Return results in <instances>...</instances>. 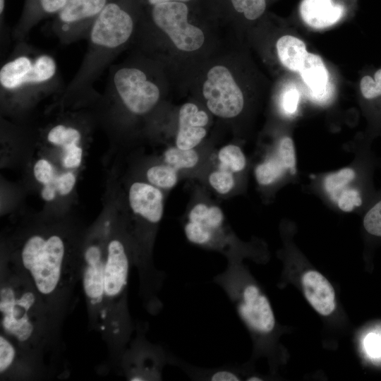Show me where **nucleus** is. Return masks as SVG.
Listing matches in <instances>:
<instances>
[{"label": "nucleus", "instance_id": "37", "mask_svg": "<svg viewBox=\"0 0 381 381\" xmlns=\"http://www.w3.org/2000/svg\"><path fill=\"white\" fill-rule=\"evenodd\" d=\"M298 102V92L292 89L289 90L284 96L282 107L286 113L293 114L296 112Z\"/></svg>", "mask_w": 381, "mask_h": 381}, {"label": "nucleus", "instance_id": "40", "mask_svg": "<svg viewBox=\"0 0 381 381\" xmlns=\"http://www.w3.org/2000/svg\"><path fill=\"white\" fill-rule=\"evenodd\" d=\"M5 8V0H0V13L1 16L4 13Z\"/></svg>", "mask_w": 381, "mask_h": 381}, {"label": "nucleus", "instance_id": "6", "mask_svg": "<svg viewBox=\"0 0 381 381\" xmlns=\"http://www.w3.org/2000/svg\"><path fill=\"white\" fill-rule=\"evenodd\" d=\"M188 8L182 1H169L152 6L151 18L177 49L193 52L201 48L205 40L203 31L188 23Z\"/></svg>", "mask_w": 381, "mask_h": 381}, {"label": "nucleus", "instance_id": "21", "mask_svg": "<svg viewBox=\"0 0 381 381\" xmlns=\"http://www.w3.org/2000/svg\"><path fill=\"white\" fill-rule=\"evenodd\" d=\"M179 171L166 164H157L150 167L145 174L147 181L162 189L174 188L179 181Z\"/></svg>", "mask_w": 381, "mask_h": 381}, {"label": "nucleus", "instance_id": "25", "mask_svg": "<svg viewBox=\"0 0 381 381\" xmlns=\"http://www.w3.org/2000/svg\"><path fill=\"white\" fill-rule=\"evenodd\" d=\"M355 174L353 169L344 168L327 176L325 179V188L334 202H336L339 193L353 180Z\"/></svg>", "mask_w": 381, "mask_h": 381}, {"label": "nucleus", "instance_id": "1", "mask_svg": "<svg viewBox=\"0 0 381 381\" xmlns=\"http://www.w3.org/2000/svg\"><path fill=\"white\" fill-rule=\"evenodd\" d=\"M132 16L118 2L107 3L95 20L87 35V52L64 99L86 97L92 84L134 32Z\"/></svg>", "mask_w": 381, "mask_h": 381}, {"label": "nucleus", "instance_id": "26", "mask_svg": "<svg viewBox=\"0 0 381 381\" xmlns=\"http://www.w3.org/2000/svg\"><path fill=\"white\" fill-rule=\"evenodd\" d=\"M210 186L219 194L226 195L235 186L234 174L222 168L217 167L208 176Z\"/></svg>", "mask_w": 381, "mask_h": 381}, {"label": "nucleus", "instance_id": "33", "mask_svg": "<svg viewBox=\"0 0 381 381\" xmlns=\"http://www.w3.org/2000/svg\"><path fill=\"white\" fill-rule=\"evenodd\" d=\"M61 163L66 169L78 168L83 160V148L80 145H73L61 150Z\"/></svg>", "mask_w": 381, "mask_h": 381}, {"label": "nucleus", "instance_id": "10", "mask_svg": "<svg viewBox=\"0 0 381 381\" xmlns=\"http://www.w3.org/2000/svg\"><path fill=\"white\" fill-rule=\"evenodd\" d=\"M224 225V214L219 207L198 202L190 210L183 231L190 243L209 248L214 236Z\"/></svg>", "mask_w": 381, "mask_h": 381}, {"label": "nucleus", "instance_id": "2", "mask_svg": "<svg viewBox=\"0 0 381 381\" xmlns=\"http://www.w3.org/2000/svg\"><path fill=\"white\" fill-rule=\"evenodd\" d=\"M19 42L0 68L1 100L13 105L37 100L60 89L61 85L54 56Z\"/></svg>", "mask_w": 381, "mask_h": 381}, {"label": "nucleus", "instance_id": "32", "mask_svg": "<svg viewBox=\"0 0 381 381\" xmlns=\"http://www.w3.org/2000/svg\"><path fill=\"white\" fill-rule=\"evenodd\" d=\"M361 91L366 99H373L381 95V69L374 75V80L369 75L364 76L360 83Z\"/></svg>", "mask_w": 381, "mask_h": 381}, {"label": "nucleus", "instance_id": "3", "mask_svg": "<svg viewBox=\"0 0 381 381\" xmlns=\"http://www.w3.org/2000/svg\"><path fill=\"white\" fill-rule=\"evenodd\" d=\"M67 245L57 234H35L23 243L20 265L32 287L42 296L59 290L68 279Z\"/></svg>", "mask_w": 381, "mask_h": 381}, {"label": "nucleus", "instance_id": "35", "mask_svg": "<svg viewBox=\"0 0 381 381\" xmlns=\"http://www.w3.org/2000/svg\"><path fill=\"white\" fill-rule=\"evenodd\" d=\"M76 183L75 174L67 171L59 174L52 186L60 195H67L73 190Z\"/></svg>", "mask_w": 381, "mask_h": 381}, {"label": "nucleus", "instance_id": "38", "mask_svg": "<svg viewBox=\"0 0 381 381\" xmlns=\"http://www.w3.org/2000/svg\"><path fill=\"white\" fill-rule=\"evenodd\" d=\"M57 194L58 193L54 186L49 185L42 186L41 196L44 201L51 202L54 200Z\"/></svg>", "mask_w": 381, "mask_h": 381}, {"label": "nucleus", "instance_id": "30", "mask_svg": "<svg viewBox=\"0 0 381 381\" xmlns=\"http://www.w3.org/2000/svg\"><path fill=\"white\" fill-rule=\"evenodd\" d=\"M336 202L342 211L351 212L362 204L361 193L353 188H345L337 196Z\"/></svg>", "mask_w": 381, "mask_h": 381}, {"label": "nucleus", "instance_id": "18", "mask_svg": "<svg viewBox=\"0 0 381 381\" xmlns=\"http://www.w3.org/2000/svg\"><path fill=\"white\" fill-rule=\"evenodd\" d=\"M68 0H33V6L25 14L14 30V37L22 41L31 28L44 16L57 14Z\"/></svg>", "mask_w": 381, "mask_h": 381}, {"label": "nucleus", "instance_id": "11", "mask_svg": "<svg viewBox=\"0 0 381 381\" xmlns=\"http://www.w3.org/2000/svg\"><path fill=\"white\" fill-rule=\"evenodd\" d=\"M128 199L133 214L145 224L155 227L161 222L164 213L162 189L147 181H134L129 187Z\"/></svg>", "mask_w": 381, "mask_h": 381}, {"label": "nucleus", "instance_id": "16", "mask_svg": "<svg viewBox=\"0 0 381 381\" xmlns=\"http://www.w3.org/2000/svg\"><path fill=\"white\" fill-rule=\"evenodd\" d=\"M171 365L179 368L194 380L237 381L242 380L238 371L231 365L215 368L198 367L186 363L175 356Z\"/></svg>", "mask_w": 381, "mask_h": 381}, {"label": "nucleus", "instance_id": "31", "mask_svg": "<svg viewBox=\"0 0 381 381\" xmlns=\"http://www.w3.org/2000/svg\"><path fill=\"white\" fill-rule=\"evenodd\" d=\"M363 226L369 234L381 236V200L367 212L363 219Z\"/></svg>", "mask_w": 381, "mask_h": 381}, {"label": "nucleus", "instance_id": "22", "mask_svg": "<svg viewBox=\"0 0 381 381\" xmlns=\"http://www.w3.org/2000/svg\"><path fill=\"white\" fill-rule=\"evenodd\" d=\"M163 159L164 163L179 171L195 167L199 162V155L195 148L182 150L175 145L164 151Z\"/></svg>", "mask_w": 381, "mask_h": 381}, {"label": "nucleus", "instance_id": "8", "mask_svg": "<svg viewBox=\"0 0 381 381\" xmlns=\"http://www.w3.org/2000/svg\"><path fill=\"white\" fill-rule=\"evenodd\" d=\"M109 0H68L57 13L53 32L64 44L87 37L97 16Z\"/></svg>", "mask_w": 381, "mask_h": 381}, {"label": "nucleus", "instance_id": "20", "mask_svg": "<svg viewBox=\"0 0 381 381\" xmlns=\"http://www.w3.org/2000/svg\"><path fill=\"white\" fill-rule=\"evenodd\" d=\"M83 138L81 131L76 126L66 123H57L47 132V141L61 150L80 145Z\"/></svg>", "mask_w": 381, "mask_h": 381}, {"label": "nucleus", "instance_id": "19", "mask_svg": "<svg viewBox=\"0 0 381 381\" xmlns=\"http://www.w3.org/2000/svg\"><path fill=\"white\" fill-rule=\"evenodd\" d=\"M276 47L282 65L298 72L308 53L304 42L296 37L284 35L277 40Z\"/></svg>", "mask_w": 381, "mask_h": 381}, {"label": "nucleus", "instance_id": "36", "mask_svg": "<svg viewBox=\"0 0 381 381\" xmlns=\"http://www.w3.org/2000/svg\"><path fill=\"white\" fill-rule=\"evenodd\" d=\"M364 346L369 356L375 358L381 357V334L370 333L365 337Z\"/></svg>", "mask_w": 381, "mask_h": 381}, {"label": "nucleus", "instance_id": "28", "mask_svg": "<svg viewBox=\"0 0 381 381\" xmlns=\"http://www.w3.org/2000/svg\"><path fill=\"white\" fill-rule=\"evenodd\" d=\"M234 9L243 13L248 20H255L262 15L266 8L265 0H231Z\"/></svg>", "mask_w": 381, "mask_h": 381}, {"label": "nucleus", "instance_id": "9", "mask_svg": "<svg viewBox=\"0 0 381 381\" xmlns=\"http://www.w3.org/2000/svg\"><path fill=\"white\" fill-rule=\"evenodd\" d=\"M131 259L127 245L119 238H111L106 246L104 296L123 301L128 284Z\"/></svg>", "mask_w": 381, "mask_h": 381}, {"label": "nucleus", "instance_id": "15", "mask_svg": "<svg viewBox=\"0 0 381 381\" xmlns=\"http://www.w3.org/2000/svg\"><path fill=\"white\" fill-rule=\"evenodd\" d=\"M299 12L306 24L321 29L338 22L343 16L344 7L332 0H302Z\"/></svg>", "mask_w": 381, "mask_h": 381}, {"label": "nucleus", "instance_id": "17", "mask_svg": "<svg viewBox=\"0 0 381 381\" xmlns=\"http://www.w3.org/2000/svg\"><path fill=\"white\" fill-rule=\"evenodd\" d=\"M298 72L314 97L320 98L328 82V72L321 57L308 53Z\"/></svg>", "mask_w": 381, "mask_h": 381}, {"label": "nucleus", "instance_id": "4", "mask_svg": "<svg viewBox=\"0 0 381 381\" xmlns=\"http://www.w3.org/2000/svg\"><path fill=\"white\" fill-rule=\"evenodd\" d=\"M107 95L134 116L150 113L158 104L161 90L142 68L117 66L109 75Z\"/></svg>", "mask_w": 381, "mask_h": 381}, {"label": "nucleus", "instance_id": "29", "mask_svg": "<svg viewBox=\"0 0 381 381\" xmlns=\"http://www.w3.org/2000/svg\"><path fill=\"white\" fill-rule=\"evenodd\" d=\"M276 154L291 174L296 172V161L293 140L289 137L281 139Z\"/></svg>", "mask_w": 381, "mask_h": 381}, {"label": "nucleus", "instance_id": "27", "mask_svg": "<svg viewBox=\"0 0 381 381\" xmlns=\"http://www.w3.org/2000/svg\"><path fill=\"white\" fill-rule=\"evenodd\" d=\"M32 171L35 179L42 186H52L59 174L52 163L45 158L37 159Z\"/></svg>", "mask_w": 381, "mask_h": 381}, {"label": "nucleus", "instance_id": "34", "mask_svg": "<svg viewBox=\"0 0 381 381\" xmlns=\"http://www.w3.org/2000/svg\"><path fill=\"white\" fill-rule=\"evenodd\" d=\"M16 349L13 344L4 336H0V373L6 371L13 363Z\"/></svg>", "mask_w": 381, "mask_h": 381}, {"label": "nucleus", "instance_id": "24", "mask_svg": "<svg viewBox=\"0 0 381 381\" xmlns=\"http://www.w3.org/2000/svg\"><path fill=\"white\" fill-rule=\"evenodd\" d=\"M286 170L284 163L275 154L256 167L255 176L259 184L267 186L279 179Z\"/></svg>", "mask_w": 381, "mask_h": 381}, {"label": "nucleus", "instance_id": "23", "mask_svg": "<svg viewBox=\"0 0 381 381\" xmlns=\"http://www.w3.org/2000/svg\"><path fill=\"white\" fill-rule=\"evenodd\" d=\"M218 167L234 174L242 171L246 166V158L242 149L234 144H228L217 153Z\"/></svg>", "mask_w": 381, "mask_h": 381}, {"label": "nucleus", "instance_id": "13", "mask_svg": "<svg viewBox=\"0 0 381 381\" xmlns=\"http://www.w3.org/2000/svg\"><path fill=\"white\" fill-rule=\"evenodd\" d=\"M207 113L195 104L187 102L179 109L176 146L182 150L194 149L206 137Z\"/></svg>", "mask_w": 381, "mask_h": 381}, {"label": "nucleus", "instance_id": "5", "mask_svg": "<svg viewBox=\"0 0 381 381\" xmlns=\"http://www.w3.org/2000/svg\"><path fill=\"white\" fill-rule=\"evenodd\" d=\"M37 305L34 288L21 284L1 286L0 313L4 332L18 343L28 342L36 330Z\"/></svg>", "mask_w": 381, "mask_h": 381}, {"label": "nucleus", "instance_id": "39", "mask_svg": "<svg viewBox=\"0 0 381 381\" xmlns=\"http://www.w3.org/2000/svg\"><path fill=\"white\" fill-rule=\"evenodd\" d=\"M189 0H147L149 4L155 6L158 4L169 2V1H186Z\"/></svg>", "mask_w": 381, "mask_h": 381}, {"label": "nucleus", "instance_id": "7", "mask_svg": "<svg viewBox=\"0 0 381 381\" xmlns=\"http://www.w3.org/2000/svg\"><path fill=\"white\" fill-rule=\"evenodd\" d=\"M202 94L208 110L217 117L232 119L243 109V94L231 71L224 65L214 66L208 71Z\"/></svg>", "mask_w": 381, "mask_h": 381}, {"label": "nucleus", "instance_id": "14", "mask_svg": "<svg viewBox=\"0 0 381 381\" xmlns=\"http://www.w3.org/2000/svg\"><path fill=\"white\" fill-rule=\"evenodd\" d=\"M301 281L304 294L313 308L322 315H330L335 308V293L329 281L314 270L306 272Z\"/></svg>", "mask_w": 381, "mask_h": 381}, {"label": "nucleus", "instance_id": "12", "mask_svg": "<svg viewBox=\"0 0 381 381\" xmlns=\"http://www.w3.org/2000/svg\"><path fill=\"white\" fill-rule=\"evenodd\" d=\"M106 248L98 243L89 244L83 254V285L88 301L100 305L104 296Z\"/></svg>", "mask_w": 381, "mask_h": 381}]
</instances>
